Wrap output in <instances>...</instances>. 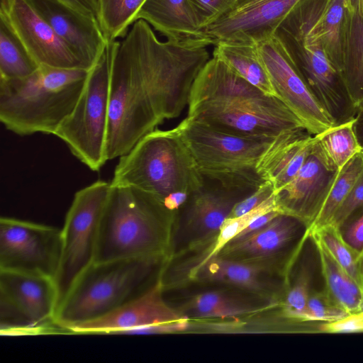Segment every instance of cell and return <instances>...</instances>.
I'll list each match as a JSON object with an SVG mask.
<instances>
[{"label": "cell", "mask_w": 363, "mask_h": 363, "mask_svg": "<svg viewBox=\"0 0 363 363\" xmlns=\"http://www.w3.org/2000/svg\"><path fill=\"white\" fill-rule=\"evenodd\" d=\"M187 117L219 131L245 138L274 139L294 130H306L279 99L251 84L215 56L194 82Z\"/></svg>", "instance_id": "cell-1"}, {"label": "cell", "mask_w": 363, "mask_h": 363, "mask_svg": "<svg viewBox=\"0 0 363 363\" xmlns=\"http://www.w3.org/2000/svg\"><path fill=\"white\" fill-rule=\"evenodd\" d=\"M109 53L108 160L127 153L143 136L169 118L157 69L131 28Z\"/></svg>", "instance_id": "cell-2"}, {"label": "cell", "mask_w": 363, "mask_h": 363, "mask_svg": "<svg viewBox=\"0 0 363 363\" xmlns=\"http://www.w3.org/2000/svg\"><path fill=\"white\" fill-rule=\"evenodd\" d=\"M174 213L144 191L111 184L94 262L151 257L167 261Z\"/></svg>", "instance_id": "cell-3"}, {"label": "cell", "mask_w": 363, "mask_h": 363, "mask_svg": "<svg viewBox=\"0 0 363 363\" xmlns=\"http://www.w3.org/2000/svg\"><path fill=\"white\" fill-rule=\"evenodd\" d=\"M89 71L40 65L30 75L0 79V121L19 135H55L74 108Z\"/></svg>", "instance_id": "cell-4"}, {"label": "cell", "mask_w": 363, "mask_h": 363, "mask_svg": "<svg viewBox=\"0 0 363 363\" xmlns=\"http://www.w3.org/2000/svg\"><path fill=\"white\" fill-rule=\"evenodd\" d=\"M166 262V258L151 257L93 262L59 305L56 322L69 332L72 325L117 309L154 285Z\"/></svg>", "instance_id": "cell-5"}, {"label": "cell", "mask_w": 363, "mask_h": 363, "mask_svg": "<svg viewBox=\"0 0 363 363\" xmlns=\"http://www.w3.org/2000/svg\"><path fill=\"white\" fill-rule=\"evenodd\" d=\"M203 182L176 126L165 130L155 129L143 136L119 157L110 183L135 187L163 203L173 193L191 194Z\"/></svg>", "instance_id": "cell-6"}, {"label": "cell", "mask_w": 363, "mask_h": 363, "mask_svg": "<svg viewBox=\"0 0 363 363\" xmlns=\"http://www.w3.org/2000/svg\"><path fill=\"white\" fill-rule=\"evenodd\" d=\"M203 177L232 187L258 188L257 165L276 139L225 133L188 117L177 126Z\"/></svg>", "instance_id": "cell-7"}, {"label": "cell", "mask_w": 363, "mask_h": 363, "mask_svg": "<svg viewBox=\"0 0 363 363\" xmlns=\"http://www.w3.org/2000/svg\"><path fill=\"white\" fill-rule=\"evenodd\" d=\"M109 53L108 47L89 71L82 94L54 135L89 169L97 172L108 161Z\"/></svg>", "instance_id": "cell-8"}, {"label": "cell", "mask_w": 363, "mask_h": 363, "mask_svg": "<svg viewBox=\"0 0 363 363\" xmlns=\"http://www.w3.org/2000/svg\"><path fill=\"white\" fill-rule=\"evenodd\" d=\"M257 189L228 186L204 177L203 184L189 194L174 213L167 262L210 246L233 207Z\"/></svg>", "instance_id": "cell-9"}, {"label": "cell", "mask_w": 363, "mask_h": 363, "mask_svg": "<svg viewBox=\"0 0 363 363\" xmlns=\"http://www.w3.org/2000/svg\"><path fill=\"white\" fill-rule=\"evenodd\" d=\"M110 190V182L98 180L74 194L62 228L61 256L55 279L58 306L78 277L94 261L101 219Z\"/></svg>", "instance_id": "cell-10"}, {"label": "cell", "mask_w": 363, "mask_h": 363, "mask_svg": "<svg viewBox=\"0 0 363 363\" xmlns=\"http://www.w3.org/2000/svg\"><path fill=\"white\" fill-rule=\"evenodd\" d=\"M59 304L53 278L0 270L1 334L49 333L67 330L55 320Z\"/></svg>", "instance_id": "cell-11"}, {"label": "cell", "mask_w": 363, "mask_h": 363, "mask_svg": "<svg viewBox=\"0 0 363 363\" xmlns=\"http://www.w3.org/2000/svg\"><path fill=\"white\" fill-rule=\"evenodd\" d=\"M311 226L294 216L279 213L254 233L229 241L216 256L238 262L286 281Z\"/></svg>", "instance_id": "cell-12"}, {"label": "cell", "mask_w": 363, "mask_h": 363, "mask_svg": "<svg viewBox=\"0 0 363 363\" xmlns=\"http://www.w3.org/2000/svg\"><path fill=\"white\" fill-rule=\"evenodd\" d=\"M258 55L276 96L304 124L311 135L334 123L309 89L291 53L276 35L257 43Z\"/></svg>", "instance_id": "cell-13"}, {"label": "cell", "mask_w": 363, "mask_h": 363, "mask_svg": "<svg viewBox=\"0 0 363 363\" xmlns=\"http://www.w3.org/2000/svg\"><path fill=\"white\" fill-rule=\"evenodd\" d=\"M62 229L14 218H0V270L55 279Z\"/></svg>", "instance_id": "cell-14"}, {"label": "cell", "mask_w": 363, "mask_h": 363, "mask_svg": "<svg viewBox=\"0 0 363 363\" xmlns=\"http://www.w3.org/2000/svg\"><path fill=\"white\" fill-rule=\"evenodd\" d=\"M315 135L316 140L300 171L286 185L274 191L278 211L301 219L311 228L340 171L328 159Z\"/></svg>", "instance_id": "cell-15"}, {"label": "cell", "mask_w": 363, "mask_h": 363, "mask_svg": "<svg viewBox=\"0 0 363 363\" xmlns=\"http://www.w3.org/2000/svg\"><path fill=\"white\" fill-rule=\"evenodd\" d=\"M0 18L9 25L39 66L84 69L30 0H1Z\"/></svg>", "instance_id": "cell-16"}, {"label": "cell", "mask_w": 363, "mask_h": 363, "mask_svg": "<svg viewBox=\"0 0 363 363\" xmlns=\"http://www.w3.org/2000/svg\"><path fill=\"white\" fill-rule=\"evenodd\" d=\"M278 37L291 53L312 94L334 125L354 119L358 108L349 94L342 75L332 65L323 48L320 45H303Z\"/></svg>", "instance_id": "cell-17"}, {"label": "cell", "mask_w": 363, "mask_h": 363, "mask_svg": "<svg viewBox=\"0 0 363 363\" xmlns=\"http://www.w3.org/2000/svg\"><path fill=\"white\" fill-rule=\"evenodd\" d=\"M164 293L159 277L154 285L135 299L101 317L72 325L68 330L75 334H129L135 329L188 318L165 301Z\"/></svg>", "instance_id": "cell-18"}, {"label": "cell", "mask_w": 363, "mask_h": 363, "mask_svg": "<svg viewBox=\"0 0 363 363\" xmlns=\"http://www.w3.org/2000/svg\"><path fill=\"white\" fill-rule=\"evenodd\" d=\"M60 40L89 71L105 52L108 43L98 20L57 0H30Z\"/></svg>", "instance_id": "cell-19"}, {"label": "cell", "mask_w": 363, "mask_h": 363, "mask_svg": "<svg viewBox=\"0 0 363 363\" xmlns=\"http://www.w3.org/2000/svg\"><path fill=\"white\" fill-rule=\"evenodd\" d=\"M187 282L223 284L275 300L281 304L286 289V282L283 279L219 256L189 269L169 284L165 290Z\"/></svg>", "instance_id": "cell-20"}, {"label": "cell", "mask_w": 363, "mask_h": 363, "mask_svg": "<svg viewBox=\"0 0 363 363\" xmlns=\"http://www.w3.org/2000/svg\"><path fill=\"white\" fill-rule=\"evenodd\" d=\"M299 0H266L232 10L205 28L215 45L221 41L258 42L275 34Z\"/></svg>", "instance_id": "cell-21"}, {"label": "cell", "mask_w": 363, "mask_h": 363, "mask_svg": "<svg viewBox=\"0 0 363 363\" xmlns=\"http://www.w3.org/2000/svg\"><path fill=\"white\" fill-rule=\"evenodd\" d=\"M280 306L275 300L228 286L189 296L177 308L190 320H201L247 318Z\"/></svg>", "instance_id": "cell-22"}, {"label": "cell", "mask_w": 363, "mask_h": 363, "mask_svg": "<svg viewBox=\"0 0 363 363\" xmlns=\"http://www.w3.org/2000/svg\"><path fill=\"white\" fill-rule=\"evenodd\" d=\"M147 22L168 40L193 45H214L200 25L190 0H146L137 20Z\"/></svg>", "instance_id": "cell-23"}, {"label": "cell", "mask_w": 363, "mask_h": 363, "mask_svg": "<svg viewBox=\"0 0 363 363\" xmlns=\"http://www.w3.org/2000/svg\"><path fill=\"white\" fill-rule=\"evenodd\" d=\"M316 140L306 129L285 133L274 139L257 165L262 178L274 191L291 182L301 169Z\"/></svg>", "instance_id": "cell-24"}, {"label": "cell", "mask_w": 363, "mask_h": 363, "mask_svg": "<svg viewBox=\"0 0 363 363\" xmlns=\"http://www.w3.org/2000/svg\"><path fill=\"white\" fill-rule=\"evenodd\" d=\"M320 265L318 248L311 233L305 241L286 280V289L279 308L288 318L305 321L307 301L315 286V274Z\"/></svg>", "instance_id": "cell-25"}, {"label": "cell", "mask_w": 363, "mask_h": 363, "mask_svg": "<svg viewBox=\"0 0 363 363\" xmlns=\"http://www.w3.org/2000/svg\"><path fill=\"white\" fill-rule=\"evenodd\" d=\"M214 46L213 56L223 60L235 73L251 84L269 95L276 96L259 57L257 43L221 41Z\"/></svg>", "instance_id": "cell-26"}, {"label": "cell", "mask_w": 363, "mask_h": 363, "mask_svg": "<svg viewBox=\"0 0 363 363\" xmlns=\"http://www.w3.org/2000/svg\"><path fill=\"white\" fill-rule=\"evenodd\" d=\"M315 242L320 255L324 286L328 293L349 314L362 312L363 289L335 262L320 242Z\"/></svg>", "instance_id": "cell-27"}, {"label": "cell", "mask_w": 363, "mask_h": 363, "mask_svg": "<svg viewBox=\"0 0 363 363\" xmlns=\"http://www.w3.org/2000/svg\"><path fill=\"white\" fill-rule=\"evenodd\" d=\"M38 67L9 25L0 18V79L25 78Z\"/></svg>", "instance_id": "cell-28"}, {"label": "cell", "mask_w": 363, "mask_h": 363, "mask_svg": "<svg viewBox=\"0 0 363 363\" xmlns=\"http://www.w3.org/2000/svg\"><path fill=\"white\" fill-rule=\"evenodd\" d=\"M363 172V151L357 153L338 172L334 184L311 231L329 225L342 203L346 199Z\"/></svg>", "instance_id": "cell-29"}, {"label": "cell", "mask_w": 363, "mask_h": 363, "mask_svg": "<svg viewBox=\"0 0 363 363\" xmlns=\"http://www.w3.org/2000/svg\"><path fill=\"white\" fill-rule=\"evenodd\" d=\"M146 0H99V21L108 43L124 38Z\"/></svg>", "instance_id": "cell-30"}, {"label": "cell", "mask_w": 363, "mask_h": 363, "mask_svg": "<svg viewBox=\"0 0 363 363\" xmlns=\"http://www.w3.org/2000/svg\"><path fill=\"white\" fill-rule=\"evenodd\" d=\"M354 118L316 135L325 155L338 169L362 151L354 133Z\"/></svg>", "instance_id": "cell-31"}, {"label": "cell", "mask_w": 363, "mask_h": 363, "mask_svg": "<svg viewBox=\"0 0 363 363\" xmlns=\"http://www.w3.org/2000/svg\"><path fill=\"white\" fill-rule=\"evenodd\" d=\"M311 234L363 289V258L342 241L336 228L327 225L311 231Z\"/></svg>", "instance_id": "cell-32"}, {"label": "cell", "mask_w": 363, "mask_h": 363, "mask_svg": "<svg viewBox=\"0 0 363 363\" xmlns=\"http://www.w3.org/2000/svg\"><path fill=\"white\" fill-rule=\"evenodd\" d=\"M349 313L329 295L325 286L313 290L308 296L305 321L325 323L342 319Z\"/></svg>", "instance_id": "cell-33"}, {"label": "cell", "mask_w": 363, "mask_h": 363, "mask_svg": "<svg viewBox=\"0 0 363 363\" xmlns=\"http://www.w3.org/2000/svg\"><path fill=\"white\" fill-rule=\"evenodd\" d=\"M335 228L342 241L363 258V206Z\"/></svg>", "instance_id": "cell-34"}, {"label": "cell", "mask_w": 363, "mask_h": 363, "mask_svg": "<svg viewBox=\"0 0 363 363\" xmlns=\"http://www.w3.org/2000/svg\"><path fill=\"white\" fill-rule=\"evenodd\" d=\"M201 27L214 23L234 7L236 0H190Z\"/></svg>", "instance_id": "cell-35"}, {"label": "cell", "mask_w": 363, "mask_h": 363, "mask_svg": "<svg viewBox=\"0 0 363 363\" xmlns=\"http://www.w3.org/2000/svg\"><path fill=\"white\" fill-rule=\"evenodd\" d=\"M362 206H363V172L335 213L329 225L337 228Z\"/></svg>", "instance_id": "cell-36"}, {"label": "cell", "mask_w": 363, "mask_h": 363, "mask_svg": "<svg viewBox=\"0 0 363 363\" xmlns=\"http://www.w3.org/2000/svg\"><path fill=\"white\" fill-rule=\"evenodd\" d=\"M274 194L272 184L265 181L252 194L238 202L233 208L228 218L242 216L255 209Z\"/></svg>", "instance_id": "cell-37"}, {"label": "cell", "mask_w": 363, "mask_h": 363, "mask_svg": "<svg viewBox=\"0 0 363 363\" xmlns=\"http://www.w3.org/2000/svg\"><path fill=\"white\" fill-rule=\"evenodd\" d=\"M320 331L327 333L363 331V311L349 314L338 320L322 323Z\"/></svg>", "instance_id": "cell-38"}, {"label": "cell", "mask_w": 363, "mask_h": 363, "mask_svg": "<svg viewBox=\"0 0 363 363\" xmlns=\"http://www.w3.org/2000/svg\"><path fill=\"white\" fill-rule=\"evenodd\" d=\"M279 213H281L277 210H273L255 217L233 239H241L254 233L267 224Z\"/></svg>", "instance_id": "cell-39"}, {"label": "cell", "mask_w": 363, "mask_h": 363, "mask_svg": "<svg viewBox=\"0 0 363 363\" xmlns=\"http://www.w3.org/2000/svg\"><path fill=\"white\" fill-rule=\"evenodd\" d=\"M65 5L99 21V0H57Z\"/></svg>", "instance_id": "cell-40"}, {"label": "cell", "mask_w": 363, "mask_h": 363, "mask_svg": "<svg viewBox=\"0 0 363 363\" xmlns=\"http://www.w3.org/2000/svg\"><path fill=\"white\" fill-rule=\"evenodd\" d=\"M189 194L183 191L173 193L164 199L163 204L169 211L176 213L186 201Z\"/></svg>", "instance_id": "cell-41"}, {"label": "cell", "mask_w": 363, "mask_h": 363, "mask_svg": "<svg viewBox=\"0 0 363 363\" xmlns=\"http://www.w3.org/2000/svg\"><path fill=\"white\" fill-rule=\"evenodd\" d=\"M354 130L361 149L363 151V104L358 108L354 121Z\"/></svg>", "instance_id": "cell-42"}, {"label": "cell", "mask_w": 363, "mask_h": 363, "mask_svg": "<svg viewBox=\"0 0 363 363\" xmlns=\"http://www.w3.org/2000/svg\"><path fill=\"white\" fill-rule=\"evenodd\" d=\"M264 1L266 0H239L235 3L232 10L242 9Z\"/></svg>", "instance_id": "cell-43"}, {"label": "cell", "mask_w": 363, "mask_h": 363, "mask_svg": "<svg viewBox=\"0 0 363 363\" xmlns=\"http://www.w3.org/2000/svg\"><path fill=\"white\" fill-rule=\"evenodd\" d=\"M357 11L363 19V0H355Z\"/></svg>", "instance_id": "cell-44"}, {"label": "cell", "mask_w": 363, "mask_h": 363, "mask_svg": "<svg viewBox=\"0 0 363 363\" xmlns=\"http://www.w3.org/2000/svg\"><path fill=\"white\" fill-rule=\"evenodd\" d=\"M239 1V0H236V2H237V1ZM236 2H235V3H236Z\"/></svg>", "instance_id": "cell-45"}]
</instances>
